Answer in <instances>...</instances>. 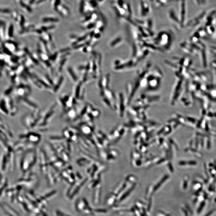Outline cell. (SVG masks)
<instances>
[{"label": "cell", "instance_id": "1", "mask_svg": "<svg viewBox=\"0 0 216 216\" xmlns=\"http://www.w3.org/2000/svg\"><path fill=\"white\" fill-rule=\"evenodd\" d=\"M180 1L179 7V19L181 26L183 25L185 21V14H186V0H179Z\"/></svg>", "mask_w": 216, "mask_h": 216}, {"label": "cell", "instance_id": "2", "mask_svg": "<svg viewBox=\"0 0 216 216\" xmlns=\"http://www.w3.org/2000/svg\"><path fill=\"white\" fill-rule=\"evenodd\" d=\"M149 6L144 1H140L139 5V12L142 17L147 16L150 12Z\"/></svg>", "mask_w": 216, "mask_h": 216}, {"label": "cell", "instance_id": "3", "mask_svg": "<svg viewBox=\"0 0 216 216\" xmlns=\"http://www.w3.org/2000/svg\"><path fill=\"white\" fill-rule=\"evenodd\" d=\"M168 15H169L170 19L173 23L176 24L178 26H181L179 19L177 17L176 13H175L174 10H173V9H171L170 10H169V13H168Z\"/></svg>", "mask_w": 216, "mask_h": 216}, {"label": "cell", "instance_id": "4", "mask_svg": "<svg viewBox=\"0 0 216 216\" xmlns=\"http://www.w3.org/2000/svg\"><path fill=\"white\" fill-rule=\"evenodd\" d=\"M6 49L11 52L14 51L16 49L17 45L15 43L12 42H5V45Z\"/></svg>", "mask_w": 216, "mask_h": 216}, {"label": "cell", "instance_id": "5", "mask_svg": "<svg viewBox=\"0 0 216 216\" xmlns=\"http://www.w3.org/2000/svg\"><path fill=\"white\" fill-rule=\"evenodd\" d=\"M168 0H154L153 2L157 7H161L166 4Z\"/></svg>", "mask_w": 216, "mask_h": 216}, {"label": "cell", "instance_id": "6", "mask_svg": "<svg viewBox=\"0 0 216 216\" xmlns=\"http://www.w3.org/2000/svg\"><path fill=\"white\" fill-rule=\"evenodd\" d=\"M44 22H58L59 21V19L57 18H44L43 19Z\"/></svg>", "mask_w": 216, "mask_h": 216}, {"label": "cell", "instance_id": "7", "mask_svg": "<svg viewBox=\"0 0 216 216\" xmlns=\"http://www.w3.org/2000/svg\"><path fill=\"white\" fill-rule=\"evenodd\" d=\"M84 0H81V1L80 7H79V11L81 13L84 12Z\"/></svg>", "mask_w": 216, "mask_h": 216}, {"label": "cell", "instance_id": "8", "mask_svg": "<svg viewBox=\"0 0 216 216\" xmlns=\"http://www.w3.org/2000/svg\"><path fill=\"white\" fill-rule=\"evenodd\" d=\"M61 4V0H55V4H54V9L56 11L58 10V6Z\"/></svg>", "mask_w": 216, "mask_h": 216}, {"label": "cell", "instance_id": "9", "mask_svg": "<svg viewBox=\"0 0 216 216\" xmlns=\"http://www.w3.org/2000/svg\"><path fill=\"white\" fill-rule=\"evenodd\" d=\"M13 26L12 25H10V27H9L8 34L9 37H12L13 36Z\"/></svg>", "mask_w": 216, "mask_h": 216}, {"label": "cell", "instance_id": "10", "mask_svg": "<svg viewBox=\"0 0 216 216\" xmlns=\"http://www.w3.org/2000/svg\"><path fill=\"white\" fill-rule=\"evenodd\" d=\"M90 4L91 5L92 7L93 8H96L98 6L97 2L95 0H90Z\"/></svg>", "mask_w": 216, "mask_h": 216}, {"label": "cell", "instance_id": "11", "mask_svg": "<svg viewBox=\"0 0 216 216\" xmlns=\"http://www.w3.org/2000/svg\"><path fill=\"white\" fill-rule=\"evenodd\" d=\"M20 4L21 6H23V7L26 8V9H27L29 12H31L32 10L30 8L29 6H27L26 5H25V4L21 1Z\"/></svg>", "mask_w": 216, "mask_h": 216}, {"label": "cell", "instance_id": "12", "mask_svg": "<svg viewBox=\"0 0 216 216\" xmlns=\"http://www.w3.org/2000/svg\"><path fill=\"white\" fill-rule=\"evenodd\" d=\"M63 78H61V79H60V80L59 81V83H58V84H57V85L55 87V91H56L57 90L59 89V87H60V85L61 84V83H62V81H63Z\"/></svg>", "mask_w": 216, "mask_h": 216}, {"label": "cell", "instance_id": "13", "mask_svg": "<svg viewBox=\"0 0 216 216\" xmlns=\"http://www.w3.org/2000/svg\"><path fill=\"white\" fill-rule=\"evenodd\" d=\"M69 72L71 74V76L73 77V78H74V79L75 80H77V78L75 76V74L73 72V71H72V70L71 69H69Z\"/></svg>", "mask_w": 216, "mask_h": 216}, {"label": "cell", "instance_id": "14", "mask_svg": "<svg viewBox=\"0 0 216 216\" xmlns=\"http://www.w3.org/2000/svg\"><path fill=\"white\" fill-rule=\"evenodd\" d=\"M0 12L4 13H10V10H9V9H3V10H2V9H0Z\"/></svg>", "mask_w": 216, "mask_h": 216}, {"label": "cell", "instance_id": "15", "mask_svg": "<svg viewBox=\"0 0 216 216\" xmlns=\"http://www.w3.org/2000/svg\"><path fill=\"white\" fill-rule=\"evenodd\" d=\"M25 19L23 16H21V26H23L24 22Z\"/></svg>", "mask_w": 216, "mask_h": 216}, {"label": "cell", "instance_id": "16", "mask_svg": "<svg viewBox=\"0 0 216 216\" xmlns=\"http://www.w3.org/2000/svg\"><path fill=\"white\" fill-rule=\"evenodd\" d=\"M95 24H90L88 25V29H91L92 28L94 27V26H95Z\"/></svg>", "mask_w": 216, "mask_h": 216}, {"label": "cell", "instance_id": "17", "mask_svg": "<svg viewBox=\"0 0 216 216\" xmlns=\"http://www.w3.org/2000/svg\"><path fill=\"white\" fill-rule=\"evenodd\" d=\"M35 1V0H30V4H32L34 3Z\"/></svg>", "mask_w": 216, "mask_h": 216}, {"label": "cell", "instance_id": "18", "mask_svg": "<svg viewBox=\"0 0 216 216\" xmlns=\"http://www.w3.org/2000/svg\"><path fill=\"white\" fill-rule=\"evenodd\" d=\"M45 1V0H39V1H38L37 3H40V2H41L42 1Z\"/></svg>", "mask_w": 216, "mask_h": 216}, {"label": "cell", "instance_id": "19", "mask_svg": "<svg viewBox=\"0 0 216 216\" xmlns=\"http://www.w3.org/2000/svg\"><path fill=\"white\" fill-rule=\"evenodd\" d=\"M149 1L151 2V3H153L154 0H149Z\"/></svg>", "mask_w": 216, "mask_h": 216}, {"label": "cell", "instance_id": "20", "mask_svg": "<svg viewBox=\"0 0 216 216\" xmlns=\"http://www.w3.org/2000/svg\"><path fill=\"white\" fill-rule=\"evenodd\" d=\"M99 1H100V2H101L102 1H103V0H98Z\"/></svg>", "mask_w": 216, "mask_h": 216}, {"label": "cell", "instance_id": "21", "mask_svg": "<svg viewBox=\"0 0 216 216\" xmlns=\"http://www.w3.org/2000/svg\"><path fill=\"white\" fill-rule=\"evenodd\" d=\"M174 1H179V0H174Z\"/></svg>", "mask_w": 216, "mask_h": 216}]
</instances>
